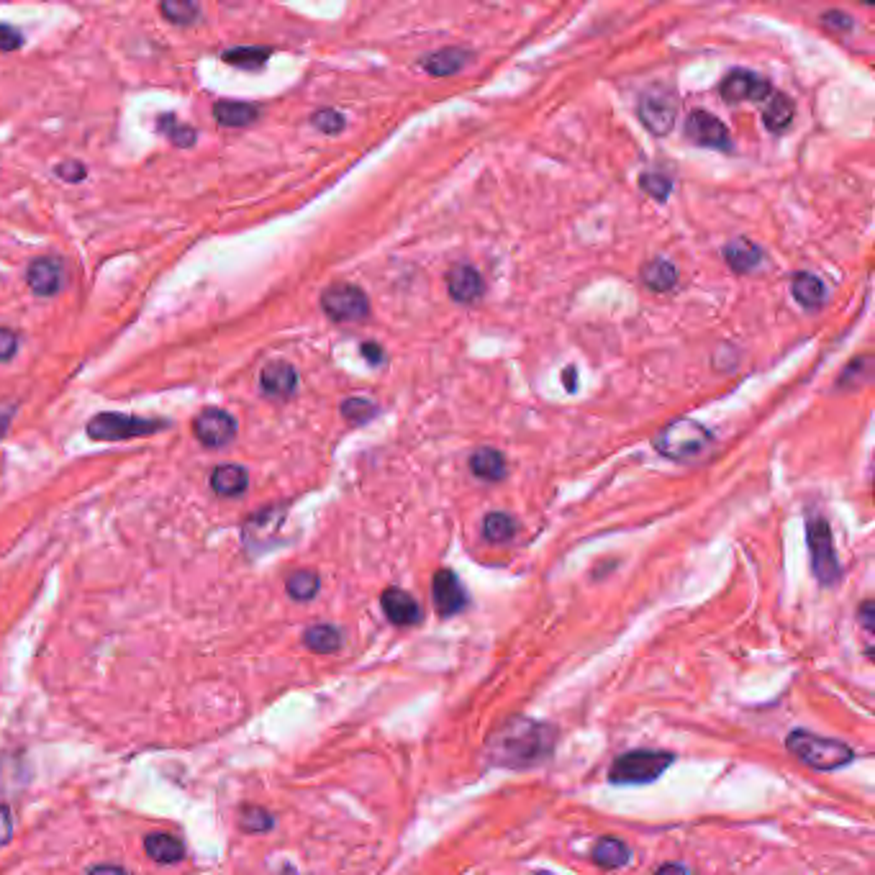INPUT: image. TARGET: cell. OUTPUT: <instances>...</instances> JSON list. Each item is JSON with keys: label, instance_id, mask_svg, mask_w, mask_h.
Returning <instances> with one entry per match:
<instances>
[{"label": "cell", "instance_id": "7bdbcfd3", "mask_svg": "<svg viewBox=\"0 0 875 875\" xmlns=\"http://www.w3.org/2000/svg\"><path fill=\"white\" fill-rule=\"evenodd\" d=\"M88 875H126V870L119 865H95L88 870Z\"/></svg>", "mask_w": 875, "mask_h": 875}, {"label": "cell", "instance_id": "ffe728a7", "mask_svg": "<svg viewBox=\"0 0 875 875\" xmlns=\"http://www.w3.org/2000/svg\"><path fill=\"white\" fill-rule=\"evenodd\" d=\"M791 293L806 308H819L827 301V285L816 278V275H811V272H796L793 275Z\"/></svg>", "mask_w": 875, "mask_h": 875}, {"label": "cell", "instance_id": "5bb4252c", "mask_svg": "<svg viewBox=\"0 0 875 875\" xmlns=\"http://www.w3.org/2000/svg\"><path fill=\"white\" fill-rule=\"evenodd\" d=\"M380 604H383L388 621L396 624V627H414L421 621V609L416 604V598L411 593L401 591V588H388L380 596Z\"/></svg>", "mask_w": 875, "mask_h": 875}, {"label": "cell", "instance_id": "4dcf8cb0", "mask_svg": "<svg viewBox=\"0 0 875 875\" xmlns=\"http://www.w3.org/2000/svg\"><path fill=\"white\" fill-rule=\"evenodd\" d=\"M319 575L314 573V570H298V573H293L288 578V583H285V588H288V593L296 601H311V598L319 593Z\"/></svg>", "mask_w": 875, "mask_h": 875}, {"label": "cell", "instance_id": "44dd1931", "mask_svg": "<svg viewBox=\"0 0 875 875\" xmlns=\"http://www.w3.org/2000/svg\"><path fill=\"white\" fill-rule=\"evenodd\" d=\"M468 60H470V52L450 47V49H439V52L424 57V60H421V65H424L426 72H432V75L447 77V75H455V72H460L462 67L468 65Z\"/></svg>", "mask_w": 875, "mask_h": 875}, {"label": "cell", "instance_id": "d6a6232c", "mask_svg": "<svg viewBox=\"0 0 875 875\" xmlns=\"http://www.w3.org/2000/svg\"><path fill=\"white\" fill-rule=\"evenodd\" d=\"M239 824H242V829H247V832L262 834L267 832V829H272L275 819H272L265 809H260V806H244L242 814H239Z\"/></svg>", "mask_w": 875, "mask_h": 875}, {"label": "cell", "instance_id": "8992f818", "mask_svg": "<svg viewBox=\"0 0 875 875\" xmlns=\"http://www.w3.org/2000/svg\"><path fill=\"white\" fill-rule=\"evenodd\" d=\"M806 539H809L811 570H814L816 580L822 586H834L840 580V562H837V552H834L832 532H829L827 521L819 519V516L809 519Z\"/></svg>", "mask_w": 875, "mask_h": 875}, {"label": "cell", "instance_id": "9c48e42d", "mask_svg": "<svg viewBox=\"0 0 875 875\" xmlns=\"http://www.w3.org/2000/svg\"><path fill=\"white\" fill-rule=\"evenodd\" d=\"M193 432L206 447H224L237 437V419L221 408H206L193 421Z\"/></svg>", "mask_w": 875, "mask_h": 875}, {"label": "cell", "instance_id": "ab89813d", "mask_svg": "<svg viewBox=\"0 0 875 875\" xmlns=\"http://www.w3.org/2000/svg\"><path fill=\"white\" fill-rule=\"evenodd\" d=\"M11 834H13L11 811H8L6 806H0V847L11 842Z\"/></svg>", "mask_w": 875, "mask_h": 875}, {"label": "cell", "instance_id": "e0dca14e", "mask_svg": "<svg viewBox=\"0 0 875 875\" xmlns=\"http://www.w3.org/2000/svg\"><path fill=\"white\" fill-rule=\"evenodd\" d=\"M213 116L221 126H231V129H242V126L255 124L260 119V108L255 103L244 101H219L213 106Z\"/></svg>", "mask_w": 875, "mask_h": 875}, {"label": "cell", "instance_id": "7402d4cb", "mask_svg": "<svg viewBox=\"0 0 875 875\" xmlns=\"http://www.w3.org/2000/svg\"><path fill=\"white\" fill-rule=\"evenodd\" d=\"M796 116V106L788 95L770 93L763 106V121L770 131H786Z\"/></svg>", "mask_w": 875, "mask_h": 875}, {"label": "cell", "instance_id": "d590c367", "mask_svg": "<svg viewBox=\"0 0 875 875\" xmlns=\"http://www.w3.org/2000/svg\"><path fill=\"white\" fill-rule=\"evenodd\" d=\"M311 124H314L319 131H324V134H339V131L344 129V116L342 113L332 111V108H324V111H316L314 116H311Z\"/></svg>", "mask_w": 875, "mask_h": 875}, {"label": "cell", "instance_id": "3957f363", "mask_svg": "<svg viewBox=\"0 0 875 875\" xmlns=\"http://www.w3.org/2000/svg\"><path fill=\"white\" fill-rule=\"evenodd\" d=\"M711 442L714 439L706 432V426L693 419H678L660 429V434L655 437V450L668 460L691 462L706 455Z\"/></svg>", "mask_w": 875, "mask_h": 875}, {"label": "cell", "instance_id": "d4e9b609", "mask_svg": "<svg viewBox=\"0 0 875 875\" xmlns=\"http://www.w3.org/2000/svg\"><path fill=\"white\" fill-rule=\"evenodd\" d=\"M144 850L157 863H178L185 858V847L178 837L172 834H149L144 840Z\"/></svg>", "mask_w": 875, "mask_h": 875}, {"label": "cell", "instance_id": "484cf974", "mask_svg": "<svg viewBox=\"0 0 875 875\" xmlns=\"http://www.w3.org/2000/svg\"><path fill=\"white\" fill-rule=\"evenodd\" d=\"M342 632H339L337 627H332V624H316V627H308L306 632H303V645L308 647V650L321 652V655H332V652H337L339 647H342Z\"/></svg>", "mask_w": 875, "mask_h": 875}, {"label": "cell", "instance_id": "bcb514c9", "mask_svg": "<svg viewBox=\"0 0 875 875\" xmlns=\"http://www.w3.org/2000/svg\"><path fill=\"white\" fill-rule=\"evenodd\" d=\"M562 380H565V388L573 393L575 388H578V375H575V367H568V370H565V375H562Z\"/></svg>", "mask_w": 875, "mask_h": 875}, {"label": "cell", "instance_id": "4fadbf2b", "mask_svg": "<svg viewBox=\"0 0 875 875\" xmlns=\"http://www.w3.org/2000/svg\"><path fill=\"white\" fill-rule=\"evenodd\" d=\"M434 604L442 616H455L468 606V593L452 570H439L434 575Z\"/></svg>", "mask_w": 875, "mask_h": 875}, {"label": "cell", "instance_id": "8d00e7d4", "mask_svg": "<svg viewBox=\"0 0 875 875\" xmlns=\"http://www.w3.org/2000/svg\"><path fill=\"white\" fill-rule=\"evenodd\" d=\"M21 47H24L21 31L11 24H0V52H16Z\"/></svg>", "mask_w": 875, "mask_h": 875}, {"label": "cell", "instance_id": "4316f807", "mask_svg": "<svg viewBox=\"0 0 875 875\" xmlns=\"http://www.w3.org/2000/svg\"><path fill=\"white\" fill-rule=\"evenodd\" d=\"M272 54L270 47H234L226 49L221 54V60L229 62L231 67H242V70H260Z\"/></svg>", "mask_w": 875, "mask_h": 875}, {"label": "cell", "instance_id": "d6986e66", "mask_svg": "<svg viewBox=\"0 0 875 875\" xmlns=\"http://www.w3.org/2000/svg\"><path fill=\"white\" fill-rule=\"evenodd\" d=\"M724 260L734 272H752L763 262V249L750 239H734L724 247Z\"/></svg>", "mask_w": 875, "mask_h": 875}, {"label": "cell", "instance_id": "9a60e30c", "mask_svg": "<svg viewBox=\"0 0 875 875\" xmlns=\"http://www.w3.org/2000/svg\"><path fill=\"white\" fill-rule=\"evenodd\" d=\"M447 288L455 301L473 303L483 293V278L470 265H457L447 272Z\"/></svg>", "mask_w": 875, "mask_h": 875}, {"label": "cell", "instance_id": "8fae6325", "mask_svg": "<svg viewBox=\"0 0 875 875\" xmlns=\"http://www.w3.org/2000/svg\"><path fill=\"white\" fill-rule=\"evenodd\" d=\"M639 121L647 126V131L655 136L670 134L678 119V103L665 93H650L639 103Z\"/></svg>", "mask_w": 875, "mask_h": 875}, {"label": "cell", "instance_id": "5b68a950", "mask_svg": "<svg viewBox=\"0 0 875 875\" xmlns=\"http://www.w3.org/2000/svg\"><path fill=\"white\" fill-rule=\"evenodd\" d=\"M167 421L162 419H142V416L126 414H98L88 421L90 439L98 442H121V439L147 437L167 429Z\"/></svg>", "mask_w": 875, "mask_h": 875}, {"label": "cell", "instance_id": "c3c4849f", "mask_svg": "<svg viewBox=\"0 0 875 875\" xmlns=\"http://www.w3.org/2000/svg\"><path fill=\"white\" fill-rule=\"evenodd\" d=\"M534 875H552V873H534Z\"/></svg>", "mask_w": 875, "mask_h": 875}, {"label": "cell", "instance_id": "f6af8a7d", "mask_svg": "<svg viewBox=\"0 0 875 875\" xmlns=\"http://www.w3.org/2000/svg\"><path fill=\"white\" fill-rule=\"evenodd\" d=\"M860 619H863V627L870 632L873 629V604L870 601H865L863 609H860Z\"/></svg>", "mask_w": 875, "mask_h": 875}, {"label": "cell", "instance_id": "ba28073f", "mask_svg": "<svg viewBox=\"0 0 875 875\" xmlns=\"http://www.w3.org/2000/svg\"><path fill=\"white\" fill-rule=\"evenodd\" d=\"M26 283L34 290V296H57L67 283L65 262L60 257H36L26 267Z\"/></svg>", "mask_w": 875, "mask_h": 875}, {"label": "cell", "instance_id": "836d02e7", "mask_svg": "<svg viewBox=\"0 0 875 875\" xmlns=\"http://www.w3.org/2000/svg\"><path fill=\"white\" fill-rule=\"evenodd\" d=\"M639 185H642L645 193H650L652 198H657V201H665V198L670 196V190H673L670 178H665L660 172H645V175L639 178Z\"/></svg>", "mask_w": 875, "mask_h": 875}, {"label": "cell", "instance_id": "52a82bcc", "mask_svg": "<svg viewBox=\"0 0 875 875\" xmlns=\"http://www.w3.org/2000/svg\"><path fill=\"white\" fill-rule=\"evenodd\" d=\"M321 308L332 321L352 324V321H362L370 314V301L355 285H332L321 296Z\"/></svg>", "mask_w": 875, "mask_h": 875}, {"label": "cell", "instance_id": "ac0fdd59", "mask_svg": "<svg viewBox=\"0 0 875 875\" xmlns=\"http://www.w3.org/2000/svg\"><path fill=\"white\" fill-rule=\"evenodd\" d=\"M591 858L598 868L616 870V868H624V865L632 860V850H629L621 840H616V837H601V840L593 845Z\"/></svg>", "mask_w": 875, "mask_h": 875}, {"label": "cell", "instance_id": "30bf717a", "mask_svg": "<svg viewBox=\"0 0 875 875\" xmlns=\"http://www.w3.org/2000/svg\"><path fill=\"white\" fill-rule=\"evenodd\" d=\"M719 93L727 103H740V101H765L773 88L765 77L755 75L750 70H732L719 85Z\"/></svg>", "mask_w": 875, "mask_h": 875}, {"label": "cell", "instance_id": "6da1fadb", "mask_svg": "<svg viewBox=\"0 0 875 875\" xmlns=\"http://www.w3.org/2000/svg\"><path fill=\"white\" fill-rule=\"evenodd\" d=\"M557 732L555 727L534 719L516 716L498 727L488 742V757L493 765H503L511 770H527L544 763L555 750Z\"/></svg>", "mask_w": 875, "mask_h": 875}, {"label": "cell", "instance_id": "f35d334b", "mask_svg": "<svg viewBox=\"0 0 875 875\" xmlns=\"http://www.w3.org/2000/svg\"><path fill=\"white\" fill-rule=\"evenodd\" d=\"M57 175H60L62 180H67V183H80V180L88 175V170H85V165H80V162L70 160V162H62V165L57 167Z\"/></svg>", "mask_w": 875, "mask_h": 875}, {"label": "cell", "instance_id": "e575fe53", "mask_svg": "<svg viewBox=\"0 0 875 875\" xmlns=\"http://www.w3.org/2000/svg\"><path fill=\"white\" fill-rule=\"evenodd\" d=\"M342 414L347 416L349 421H367L378 414V408H375L370 401H365V398H347V401L342 403Z\"/></svg>", "mask_w": 875, "mask_h": 875}, {"label": "cell", "instance_id": "b9f144b4", "mask_svg": "<svg viewBox=\"0 0 875 875\" xmlns=\"http://www.w3.org/2000/svg\"><path fill=\"white\" fill-rule=\"evenodd\" d=\"M824 21H827V26H837V29H852V21L850 16H845V13H827L824 16Z\"/></svg>", "mask_w": 875, "mask_h": 875}, {"label": "cell", "instance_id": "74e56055", "mask_svg": "<svg viewBox=\"0 0 875 875\" xmlns=\"http://www.w3.org/2000/svg\"><path fill=\"white\" fill-rule=\"evenodd\" d=\"M18 349V334L13 329L0 326V362H8Z\"/></svg>", "mask_w": 875, "mask_h": 875}, {"label": "cell", "instance_id": "2e32d148", "mask_svg": "<svg viewBox=\"0 0 875 875\" xmlns=\"http://www.w3.org/2000/svg\"><path fill=\"white\" fill-rule=\"evenodd\" d=\"M262 391L272 398H288L290 393L296 391L298 375L296 370L288 365V362H270V365L262 370Z\"/></svg>", "mask_w": 875, "mask_h": 875}, {"label": "cell", "instance_id": "f1b7e54d", "mask_svg": "<svg viewBox=\"0 0 875 875\" xmlns=\"http://www.w3.org/2000/svg\"><path fill=\"white\" fill-rule=\"evenodd\" d=\"M516 534V519L511 514H503V511H493L483 519V537L493 544L509 542Z\"/></svg>", "mask_w": 875, "mask_h": 875}, {"label": "cell", "instance_id": "f546056e", "mask_svg": "<svg viewBox=\"0 0 875 875\" xmlns=\"http://www.w3.org/2000/svg\"><path fill=\"white\" fill-rule=\"evenodd\" d=\"M157 129H160L162 134L170 136V142L175 144V147H193L198 139V131L188 124H180V121L175 119L172 113H167V116H160V119H157Z\"/></svg>", "mask_w": 875, "mask_h": 875}, {"label": "cell", "instance_id": "603a6c76", "mask_svg": "<svg viewBox=\"0 0 875 875\" xmlns=\"http://www.w3.org/2000/svg\"><path fill=\"white\" fill-rule=\"evenodd\" d=\"M249 483V475L242 465H219L211 475V488L219 496H242Z\"/></svg>", "mask_w": 875, "mask_h": 875}, {"label": "cell", "instance_id": "7c38bea8", "mask_svg": "<svg viewBox=\"0 0 875 875\" xmlns=\"http://www.w3.org/2000/svg\"><path fill=\"white\" fill-rule=\"evenodd\" d=\"M686 139L693 142L696 147H709V149H729L732 147V139H729V131L722 121L711 116L706 111H693L686 121Z\"/></svg>", "mask_w": 875, "mask_h": 875}, {"label": "cell", "instance_id": "83f0119b", "mask_svg": "<svg viewBox=\"0 0 875 875\" xmlns=\"http://www.w3.org/2000/svg\"><path fill=\"white\" fill-rule=\"evenodd\" d=\"M642 280H645L647 288L657 290V293H665V290L675 288V283H678V270L665 260H652L642 270Z\"/></svg>", "mask_w": 875, "mask_h": 875}, {"label": "cell", "instance_id": "60d3db41", "mask_svg": "<svg viewBox=\"0 0 875 875\" xmlns=\"http://www.w3.org/2000/svg\"><path fill=\"white\" fill-rule=\"evenodd\" d=\"M362 355H365L367 360L373 362V365H380V362L385 360L383 349H380L375 342H365V344H362Z\"/></svg>", "mask_w": 875, "mask_h": 875}, {"label": "cell", "instance_id": "7a4b0ae2", "mask_svg": "<svg viewBox=\"0 0 875 875\" xmlns=\"http://www.w3.org/2000/svg\"><path fill=\"white\" fill-rule=\"evenodd\" d=\"M786 747L791 755H796L801 763L811 765L814 770H840L855 760V752L845 745V742L827 740V737H816V734L806 732V729H793L786 737Z\"/></svg>", "mask_w": 875, "mask_h": 875}, {"label": "cell", "instance_id": "1f68e13d", "mask_svg": "<svg viewBox=\"0 0 875 875\" xmlns=\"http://www.w3.org/2000/svg\"><path fill=\"white\" fill-rule=\"evenodd\" d=\"M162 16L167 18V21H172V24L185 26V24H193L198 18V13H201V8L196 6V3H188V0H165L160 6Z\"/></svg>", "mask_w": 875, "mask_h": 875}, {"label": "cell", "instance_id": "7dc6e473", "mask_svg": "<svg viewBox=\"0 0 875 875\" xmlns=\"http://www.w3.org/2000/svg\"><path fill=\"white\" fill-rule=\"evenodd\" d=\"M11 416H13V411H3V408H0V439H3V434H6Z\"/></svg>", "mask_w": 875, "mask_h": 875}, {"label": "cell", "instance_id": "cb8c5ba5", "mask_svg": "<svg viewBox=\"0 0 875 875\" xmlns=\"http://www.w3.org/2000/svg\"><path fill=\"white\" fill-rule=\"evenodd\" d=\"M470 470H473L480 480H491V483H496V480L506 478L509 465H506V457H503L501 452L493 450V447H483V450H478L473 457H470Z\"/></svg>", "mask_w": 875, "mask_h": 875}, {"label": "cell", "instance_id": "ee69618b", "mask_svg": "<svg viewBox=\"0 0 875 875\" xmlns=\"http://www.w3.org/2000/svg\"><path fill=\"white\" fill-rule=\"evenodd\" d=\"M655 875H688V870L678 863H665L657 868Z\"/></svg>", "mask_w": 875, "mask_h": 875}, {"label": "cell", "instance_id": "277c9868", "mask_svg": "<svg viewBox=\"0 0 875 875\" xmlns=\"http://www.w3.org/2000/svg\"><path fill=\"white\" fill-rule=\"evenodd\" d=\"M675 757L670 752L657 750H637L616 757L611 765V783L616 786H637V783H650L665 773L673 765Z\"/></svg>", "mask_w": 875, "mask_h": 875}]
</instances>
